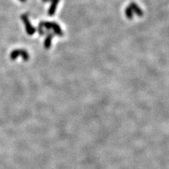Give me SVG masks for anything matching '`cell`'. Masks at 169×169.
Here are the masks:
<instances>
[{
    "instance_id": "6da1fadb",
    "label": "cell",
    "mask_w": 169,
    "mask_h": 169,
    "mask_svg": "<svg viewBox=\"0 0 169 169\" xmlns=\"http://www.w3.org/2000/svg\"><path fill=\"white\" fill-rule=\"evenodd\" d=\"M40 26H41L42 28H45L46 29H52V30H54V32H55L56 35H58L61 36L63 35V32H62L61 28L57 23L55 22H48V21H46V22H41L40 23Z\"/></svg>"
},
{
    "instance_id": "7a4b0ae2",
    "label": "cell",
    "mask_w": 169,
    "mask_h": 169,
    "mask_svg": "<svg viewBox=\"0 0 169 169\" xmlns=\"http://www.w3.org/2000/svg\"><path fill=\"white\" fill-rule=\"evenodd\" d=\"M21 56L22 59L24 60L25 61H28L30 59V55L29 53L25 49H15L10 54V59L11 60H15Z\"/></svg>"
},
{
    "instance_id": "3957f363",
    "label": "cell",
    "mask_w": 169,
    "mask_h": 169,
    "mask_svg": "<svg viewBox=\"0 0 169 169\" xmlns=\"http://www.w3.org/2000/svg\"><path fill=\"white\" fill-rule=\"evenodd\" d=\"M21 18L23 23H24L27 34L29 35H34L35 32H36V28L31 25L28 15L26 14H22L21 15Z\"/></svg>"
},
{
    "instance_id": "277c9868",
    "label": "cell",
    "mask_w": 169,
    "mask_h": 169,
    "mask_svg": "<svg viewBox=\"0 0 169 169\" xmlns=\"http://www.w3.org/2000/svg\"><path fill=\"white\" fill-rule=\"evenodd\" d=\"M60 0H49L51 1V5L49 8L48 10V14L49 15H53L56 12V9H57V6L59 4Z\"/></svg>"
},
{
    "instance_id": "5b68a950",
    "label": "cell",
    "mask_w": 169,
    "mask_h": 169,
    "mask_svg": "<svg viewBox=\"0 0 169 169\" xmlns=\"http://www.w3.org/2000/svg\"><path fill=\"white\" fill-rule=\"evenodd\" d=\"M129 7L131 8L132 11L133 12H135L136 14H137L138 16H142L143 15V11L142 10V9L139 7V6L135 2H131L130 4Z\"/></svg>"
},
{
    "instance_id": "8992f818",
    "label": "cell",
    "mask_w": 169,
    "mask_h": 169,
    "mask_svg": "<svg viewBox=\"0 0 169 169\" xmlns=\"http://www.w3.org/2000/svg\"><path fill=\"white\" fill-rule=\"evenodd\" d=\"M52 38H53V35L51 33L48 34V35L46 37L45 40H44V47L46 49H49L51 47Z\"/></svg>"
},
{
    "instance_id": "52a82bcc",
    "label": "cell",
    "mask_w": 169,
    "mask_h": 169,
    "mask_svg": "<svg viewBox=\"0 0 169 169\" xmlns=\"http://www.w3.org/2000/svg\"><path fill=\"white\" fill-rule=\"evenodd\" d=\"M125 15L127 16L128 18L129 19H133V11H132L131 8L128 6V7L125 9Z\"/></svg>"
},
{
    "instance_id": "ba28073f",
    "label": "cell",
    "mask_w": 169,
    "mask_h": 169,
    "mask_svg": "<svg viewBox=\"0 0 169 169\" xmlns=\"http://www.w3.org/2000/svg\"><path fill=\"white\" fill-rule=\"evenodd\" d=\"M42 1H43V2H48V1H49V0H42Z\"/></svg>"
},
{
    "instance_id": "9c48e42d",
    "label": "cell",
    "mask_w": 169,
    "mask_h": 169,
    "mask_svg": "<svg viewBox=\"0 0 169 169\" xmlns=\"http://www.w3.org/2000/svg\"><path fill=\"white\" fill-rule=\"evenodd\" d=\"M19 1H21V2H26L27 0H19Z\"/></svg>"
}]
</instances>
